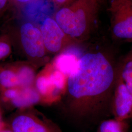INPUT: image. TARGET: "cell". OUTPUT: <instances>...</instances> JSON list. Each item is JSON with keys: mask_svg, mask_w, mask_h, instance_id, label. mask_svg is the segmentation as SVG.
Instances as JSON below:
<instances>
[{"mask_svg": "<svg viewBox=\"0 0 132 132\" xmlns=\"http://www.w3.org/2000/svg\"><path fill=\"white\" fill-rule=\"evenodd\" d=\"M15 1H16L17 2H18L20 3H22V4H24V3H28L29 2L32 1V0H14Z\"/></svg>", "mask_w": 132, "mask_h": 132, "instance_id": "obj_20", "label": "cell"}, {"mask_svg": "<svg viewBox=\"0 0 132 132\" xmlns=\"http://www.w3.org/2000/svg\"><path fill=\"white\" fill-rule=\"evenodd\" d=\"M40 29L46 51L52 53L59 52L70 37L62 29L54 18L47 17Z\"/></svg>", "mask_w": 132, "mask_h": 132, "instance_id": "obj_5", "label": "cell"}, {"mask_svg": "<svg viewBox=\"0 0 132 132\" xmlns=\"http://www.w3.org/2000/svg\"><path fill=\"white\" fill-rule=\"evenodd\" d=\"M13 132H58L46 124L27 115H20L11 124Z\"/></svg>", "mask_w": 132, "mask_h": 132, "instance_id": "obj_6", "label": "cell"}, {"mask_svg": "<svg viewBox=\"0 0 132 132\" xmlns=\"http://www.w3.org/2000/svg\"><path fill=\"white\" fill-rule=\"evenodd\" d=\"M53 2H54L57 5H64L68 4L70 0H52Z\"/></svg>", "mask_w": 132, "mask_h": 132, "instance_id": "obj_19", "label": "cell"}, {"mask_svg": "<svg viewBox=\"0 0 132 132\" xmlns=\"http://www.w3.org/2000/svg\"><path fill=\"white\" fill-rule=\"evenodd\" d=\"M21 42L24 51L32 58L44 56L46 51L40 28L35 24L27 22L20 28Z\"/></svg>", "mask_w": 132, "mask_h": 132, "instance_id": "obj_3", "label": "cell"}, {"mask_svg": "<svg viewBox=\"0 0 132 132\" xmlns=\"http://www.w3.org/2000/svg\"><path fill=\"white\" fill-rule=\"evenodd\" d=\"M125 122L115 118L104 120L100 124L98 132H126Z\"/></svg>", "mask_w": 132, "mask_h": 132, "instance_id": "obj_11", "label": "cell"}, {"mask_svg": "<svg viewBox=\"0 0 132 132\" xmlns=\"http://www.w3.org/2000/svg\"><path fill=\"white\" fill-rule=\"evenodd\" d=\"M0 132H13L12 130H7V129H3L2 127L0 128Z\"/></svg>", "mask_w": 132, "mask_h": 132, "instance_id": "obj_21", "label": "cell"}, {"mask_svg": "<svg viewBox=\"0 0 132 132\" xmlns=\"http://www.w3.org/2000/svg\"><path fill=\"white\" fill-rule=\"evenodd\" d=\"M16 73L18 79L19 87L22 88L30 87L33 83L35 75L33 70L27 66L21 67L16 72Z\"/></svg>", "mask_w": 132, "mask_h": 132, "instance_id": "obj_12", "label": "cell"}, {"mask_svg": "<svg viewBox=\"0 0 132 132\" xmlns=\"http://www.w3.org/2000/svg\"><path fill=\"white\" fill-rule=\"evenodd\" d=\"M112 112L116 119L125 121L132 117V94L118 76L114 91Z\"/></svg>", "mask_w": 132, "mask_h": 132, "instance_id": "obj_4", "label": "cell"}, {"mask_svg": "<svg viewBox=\"0 0 132 132\" xmlns=\"http://www.w3.org/2000/svg\"><path fill=\"white\" fill-rule=\"evenodd\" d=\"M5 90L3 93V95L5 99L7 100H12L16 96L18 92V90L15 88H10V89H4Z\"/></svg>", "mask_w": 132, "mask_h": 132, "instance_id": "obj_17", "label": "cell"}, {"mask_svg": "<svg viewBox=\"0 0 132 132\" xmlns=\"http://www.w3.org/2000/svg\"><path fill=\"white\" fill-rule=\"evenodd\" d=\"M118 73L101 52L88 53L79 58L68 79L69 93L79 111L104 116L112 111Z\"/></svg>", "mask_w": 132, "mask_h": 132, "instance_id": "obj_1", "label": "cell"}, {"mask_svg": "<svg viewBox=\"0 0 132 132\" xmlns=\"http://www.w3.org/2000/svg\"><path fill=\"white\" fill-rule=\"evenodd\" d=\"M36 86L38 92L42 95H46L52 89L48 77L41 76L36 81Z\"/></svg>", "mask_w": 132, "mask_h": 132, "instance_id": "obj_15", "label": "cell"}, {"mask_svg": "<svg viewBox=\"0 0 132 132\" xmlns=\"http://www.w3.org/2000/svg\"><path fill=\"white\" fill-rule=\"evenodd\" d=\"M39 100V95L36 90L30 87H26L18 90L16 96L11 101L15 106L23 107L37 103Z\"/></svg>", "mask_w": 132, "mask_h": 132, "instance_id": "obj_7", "label": "cell"}, {"mask_svg": "<svg viewBox=\"0 0 132 132\" xmlns=\"http://www.w3.org/2000/svg\"><path fill=\"white\" fill-rule=\"evenodd\" d=\"M0 86L3 89L15 88L19 87L16 72L10 69L1 70L0 71Z\"/></svg>", "mask_w": 132, "mask_h": 132, "instance_id": "obj_9", "label": "cell"}, {"mask_svg": "<svg viewBox=\"0 0 132 132\" xmlns=\"http://www.w3.org/2000/svg\"><path fill=\"white\" fill-rule=\"evenodd\" d=\"M84 0L65 5L57 11L54 19L63 31L71 38L83 35L88 26V12Z\"/></svg>", "mask_w": 132, "mask_h": 132, "instance_id": "obj_2", "label": "cell"}, {"mask_svg": "<svg viewBox=\"0 0 132 132\" xmlns=\"http://www.w3.org/2000/svg\"><path fill=\"white\" fill-rule=\"evenodd\" d=\"M119 74L124 83L132 94V58L124 63Z\"/></svg>", "mask_w": 132, "mask_h": 132, "instance_id": "obj_13", "label": "cell"}, {"mask_svg": "<svg viewBox=\"0 0 132 132\" xmlns=\"http://www.w3.org/2000/svg\"><path fill=\"white\" fill-rule=\"evenodd\" d=\"M116 37L120 39H132V16L116 24L113 28Z\"/></svg>", "mask_w": 132, "mask_h": 132, "instance_id": "obj_10", "label": "cell"}, {"mask_svg": "<svg viewBox=\"0 0 132 132\" xmlns=\"http://www.w3.org/2000/svg\"><path fill=\"white\" fill-rule=\"evenodd\" d=\"M78 59L72 54H62L57 58L55 62L57 69L65 76H69L75 69Z\"/></svg>", "mask_w": 132, "mask_h": 132, "instance_id": "obj_8", "label": "cell"}, {"mask_svg": "<svg viewBox=\"0 0 132 132\" xmlns=\"http://www.w3.org/2000/svg\"><path fill=\"white\" fill-rule=\"evenodd\" d=\"M11 52V47L8 38L5 36L0 37V60L8 56Z\"/></svg>", "mask_w": 132, "mask_h": 132, "instance_id": "obj_16", "label": "cell"}, {"mask_svg": "<svg viewBox=\"0 0 132 132\" xmlns=\"http://www.w3.org/2000/svg\"><path fill=\"white\" fill-rule=\"evenodd\" d=\"M9 0H0V17L4 13Z\"/></svg>", "mask_w": 132, "mask_h": 132, "instance_id": "obj_18", "label": "cell"}, {"mask_svg": "<svg viewBox=\"0 0 132 132\" xmlns=\"http://www.w3.org/2000/svg\"><path fill=\"white\" fill-rule=\"evenodd\" d=\"M2 127V124H1V123L0 122V128Z\"/></svg>", "mask_w": 132, "mask_h": 132, "instance_id": "obj_22", "label": "cell"}, {"mask_svg": "<svg viewBox=\"0 0 132 132\" xmlns=\"http://www.w3.org/2000/svg\"><path fill=\"white\" fill-rule=\"evenodd\" d=\"M52 88L57 92L62 90L65 85V76L60 71H54L48 76Z\"/></svg>", "mask_w": 132, "mask_h": 132, "instance_id": "obj_14", "label": "cell"}]
</instances>
